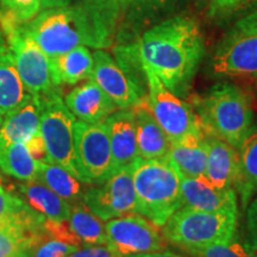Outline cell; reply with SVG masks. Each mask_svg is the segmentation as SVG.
I'll return each instance as SVG.
<instances>
[{
    "label": "cell",
    "mask_w": 257,
    "mask_h": 257,
    "mask_svg": "<svg viewBox=\"0 0 257 257\" xmlns=\"http://www.w3.org/2000/svg\"><path fill=\"white\" fill-rule=\"evenodd\" d=\"M133 46L141 63L179 96L189 91L205 54L200 27L182 15L154 25Z\"/></svg>",
    "instance_id": "obj_1"
},
{
    "label": "cell",
    "mask_w": 257,
    "mask_h": 257,
    "mask_svg": "<svg viewBox=\"0 0 257 257\" xmlns=\"http://www.w3.org/2000/svg\"><path fill=\"white\" fill-rule=\"evenodd\" d=\"M23 24L49 59L80 46L96 50L112 44V41L79 3L42 10L36 17Z\"/></svg>",
    "instance_id": "obj_2"
},
{
    "label": "cell",
    "mask_w": 257,
    "mask_h": 257,
    "mask_svg": "<svg viewBox=\"0 0 257 257\" xmlns=\"http://www.w3.org/2000/svg\"><path fill=\"white\" fill-rule=\"evenodd\" d=\"M181 179V173L168 156L153 160L137 157L133 165L136 213L161 229L184 206Z\"/></svg>",
    "instance_id": "obj_3"
},
{
    "label": "cell",
    "mask_w": 257,
    "mask_h": 257,
    "mask_svg": "<svg viewBox=\"0 0 257 257\" xmlns=\"http://www.w3.org/2000/svg\"><path fill=\"white\" fill-rule=\"evenodd\" d=\"M192 107L204 134L220 138L234 149H238L255 120L251 99L231 82L214 85L206 94L197 96Z\"/></svg>",
    "instance_id": "obj_4"
},
{
    "label": "cell",
    "mask_w": 257,
    "mask_h": 257,
    "mask_svg": "<svg viewBox=\"0 0 257 257\" xmlns=\"http://www.w3.org/2000/svg\"><path fill=\"white\" fill-rule=\"evenodd\" d=\"M239 213L208 212L182 206L170 216L161 227L167 242L181 249L205 248L212 244L224 243L238 231Z\"/></svg>",
    "instance_id": "obj_5"
},
{
    "label": "cell",
    "mask_w": 257,
    "mask_h": 257,
    "mask_svg": "<svg viewBox=\"0 0 257 257\" xmlns=\"http://www.w3.org/2000/svg\"><path fill=\"white\" fill-rule=\"evenodd\" d=\"M0 27L27 91L32 95H42L56 88L51 80L49 57L28 34L24 24L0 11Z\"/></svg>",
    "instance_id": "obj_6"
},
{
    "label": "cell",
    "mask_w": 257,
    "mask_h": 257,
    "mask_svg": "<svg viewBox=\"0 0 257 257\" xmlns=\"http://www.w3.org/2000/svg\"><path fill=\"white\" fill-rule=\"evenodd\" d=\"M40 107V133L46 143L50 162L63 167L79 179L74 159V123L76 118L68 110L57 87L36 95Z\"/></svg>",
    "instance_id": "obj_7"
},
{
    "label": "cell",
    "mask_w": 257,
    "mask_h": 257,
    "mask_svg": "<svg viewBox=\"0 0 257 257\" xmlns=\"http://www.w3.org/2000/svg\"><path fill=\"white\" fill-rule=\"evenodd\" d=\"M74 159L79 180L83 184H101L113 174L107 130L102 123H74Z\"/></svg>",
    "instance_id": "obj_8"
},
{
    "label": "cell",
    "mask_w": 257,
    "mask_h": 257,
    "mask_svg": "<svg viewBox=\"0 0 257 257\" xmlns=\"http://www.w3.org/2000/svg\"><path fill=\"white\" fill-rule=\"evenodd\" d=\"M143 69L148 83L147 105L170 142L189 133L202 131L200 120L192 105L167 88L153 70L146 66Z\"/></svg>",
    "instance_id": "obj_9"
},
{
    "label": "cell",
    "mask_w": 257,
    "mask_h": 257,
    "mask_svg": "<svg viewBox=\"0 0 257 257\" xmlns=\"http://www.w3.org/2000/svg\"><path fill=\"white\" fill-rule=\"evenodd\" d=\"M82 202L104 221L136 213L133 166L117 170L101 184L85 189Z\"/></svg>",
    "instance_id": "obj_10"
},
{
    "label": "cell",
    "mask_w": 257,
    "mask_h": 257,
    "mask_svg": "<svg viewBox=\"0 0 257 257\" xmlns=\"http://www.w3.org/2000/svg\"><path fill=\"white\" fill-rule=\"evenodd\" d=\"M105 230L108 244L123 256L159 251L167 246L160 227L138 213L107 220Z\"/></svg>",
    "instance_id": "obj_11"
},
{
    "label": "cell",
    "mask_w": 257,
    "mask_h": 257,
    "mask_svg": "<svg viewBox=\"0 0 257 257\" xmlns=\"http://www.w3.org/2000/svg\"><path fill=\"white\" fill-rule=\"evenodd\" d=\"M211 69L218 76L257 79V32L231 31L214 51Z\"/></svg>",
    "instance_id": "obj_12"
},
{
    "label": "cell",
    "mask_w": 257,
    "mask_h": 257,
    "mask_svg": "<svg viewBox=\"0 0 257 257\" xmlns=\"http://www.w3.org/2000/svg\"><path fill=\"white\" fill-rule=\"evenodd\" d=\"M89 79L110 96L120 110L135 108L147 101L146 94L104 49H96L93 53V69Z\"/></svg>",
    "instance_id": "obj_13"
},
{
    "label": "cell",
    "mask_w": 257,
    "mask_h": 257,
    "mask_svg": "<svg viewBox=\"0 0 257 257\" xmlns=\"http://www.w3.org/2000/svg\"><path fill=\"white\" fill-rule=\"evenodd\" d=\"M181 194L184 206L208 212L239 213L238 195L234 188H217L205 176L181 179Z\"/></svg>",
    "instance_id": "obj_14"
},
{
    "label": "cell",
    "mask_w": 257,
    "mask_h": 257,
    "mask_svg": "<svg viewBox=\"0 0 257 257\" xmlns=\"http://www.w3.org/2000/svg\"><path fill=\"white\" fill-rule=\"evenodd\" d=\"M104 124L110 138L113 173L133 166L137 157H140L133 108H119L108 115Z\"/></svg>",
    "instance_id": "obj_15"
},
{
    "label": "cell",
    "mask_w": 257,
    "mask_h": 257,
    "mask_svg": "<svg viewBox=\"0 0 257 257\" xmlns=\"http://www.w3.org/2000/svg\"><path fill=\"white\" fill-rule=\"evenodd\" d=\"M68 110L78 120L89 124L102 123L118 106L92 79L72 89L64 98Z\"/></svg>",
    "instance_id": "obj_16"
},
{
    "label": "cell",
    "mask_w": 257,
    "mask_h": 257,
    "mask_svg": "<svg viewBox=\"0 0 257 257\" xmlns=\"http://www.w3.org/2000/svg\"><path fill=\"white\" fill-rule=\"evenodd\" d=\"M207 141V160L204 176L217 188H234L238 173L237 149L218 137L205 134Z\"/></svg>",
    "instance_id": "obj_17"
},
{
    "label": "cell",
    "mask_w": 257,
    "mask_h": 257,
    "mask_svg": "<svg viewBox=\"0 0 257 257\" xmlns=\"http://www.w3.org/2000/svg\"><path fill=\"white\" fill-rule=\"evenodd\" d=\"M31 95L19 76L12 51L0 27V112L5 117Z\"/></svg>",
    "instance_id": "obj_18"
},
{
    "label": "cell",
    "mask_w": 257,
    "mask_h": 257,
    "mask_svg": "<svg viewBox=\"0 0 257 257\" xmlns=\"http://www.w3.org/2000/svg\"><path fill=\"white\" fill-rule=\"evenodd\" d=\"M182 176H204L207 160V141L204 131L189 133L170 142L168 155Z\"/></svg>",
    "instance_id": "obj_19"
},
{
    "label": "cell",
    "mask_w": 257,
    "mask_h": 257,
    "mask_svg": "<svg viewBox=\"0 0 257 257\" xmlns=\"http://www.w3.org/2000/svg\"><path fill=\"white\" fill-rule=\"evenodd\" d=\"M133 110L136 125L138 156L144 160H153L168 155L170 140L154 118L147 101Z\"/></svg>",
    "instance_id": "obj_20"
},
{
    "label": "cell",
    "mask_w": 257,
    "mask_h": 257,
    "mask_svg": "<svg viewBox=\"0 0 257 257\" xmlns=\"http://www.w3.org/2000/svg\"><path fill=\"white\" fill-rule=\"evenodd\" d=\"M238 173L234 189L239 197L242 210L257 194V120H253L238 149Z\"/></svg>",
    "instance_id": "obj_21"
},
{
    "label": "cell",
    "mask_w": 257,
    "mask_h": 257,
    "mask_svg": "<svg viewBox=\"0 0 257 257\" xmlns=\"http://www.w3.org/2000/svg\"><path fill=\"white\" fill-rule=\"evenodd\" d=\"M40 133V107L36 95H31L17 110L5 115L0 125V147L25 143Z\"/></svg>",
    "instance_id": "obj_22"
},
{
    "label": "cell",
    "mask_w": 257,
    "mask_h": 257,
    "mask_svg": "<svg viewBox=\"0 0 257 257\" xmlns=\"http://www.w3.org/2000/svg\"><path fill=\"white\" fill-rule=\"evenodd\" d=\"M50 74L54 86L76 85L91 78L93 69V53L87 47L74 49L50 57Z\"/></svg>",
    "instance_id": "obj_23"
},
{
    "label": "cell",
    "mask_w": 257,
    "mask_h": 257,
    "mask_svg": "<svg viewBox=\"0 0 257 257\" xmlns=\"http://www.w3.org/2000/svg\"><path fill=\"white\" fill-rule=\"evenodd\" d=\"M19 192L27 200V204L47 219L64 221L68 219L72 205L59 197L38 180L24 181L19 186Z\"/></svg>",
    "instance_id": "obj_24"
},
{
    "label": "cell",
    "mask_w": 257,
    "mask_h": 257,
    "mask_svg": "<svg viewBox=\"0 0 257 257\" xmlns=\"http://www.w3.org/2000/svg\"><path fill=\"white\" fill-rule=\"evenodd\" d=\"M36 180L46 185L70 205L82 201L85 193L82 187L83 182L60 165L50 161L38 162Z\"/></svg>",
    "instance_id": "obj_25"
},
{
    "label": "cell",
    "mask_w": 257,
    "mask_h": 257,
    "mask_svg": "<svg viewBox=\"0 0 257 257\" xmlns=\"http://www.w3.org/2000/svg\"><path fill=\"white\" fill-rule=\"evenodd\" d=\"M67 221L82 246L108 244L104 220L95 216L82 201L72 205Z\"/></svg>",
    "instance_id": "obj_26"
},
{
    "label": "cell",
    "mask_w": 257,
    "mask_h": 257,
    "mask_svg": "<svg viewBox=\"0 0 257 257\" xmlns=\"http://www.w3.org/2000/svg\"><path fill=\"white\" fill-rule=\"evenodd\" d=\"M102 32L113 42L118 24L124 19L128 0H79Z\"/></svg>",
    "instance_id": "obj_27"
},
{
    "label": "cell",
    "mask_w": 257,
    "mask_h": 257,
    "mask_svg": "<svg viewBox=\"0 0 257 257\" xmlns=\"http://www.w3.org/2000/svg\"><path fill=\"white\" fill-rule=\"evenodd\" d=\"M38 162L34 160L23 143L0 147V169L22 181L36 180Z\"/></svg>",
    "instance_id": "obj_28"
},
{
    "label": "cell",
    "mask_w": 257,
    "mask_h": 257,
    "mask_svg": "<svg viewBox=\"0 0 257 257\" xmlns=\"http://www.w3.org/2000/svg\"><path fill=\"white\" fill-rule=\"evenodd\" d=\"M181 3H184V0H128L124 19L134 23L146 22L147 19L174 10Z\"/></svg>",
    "instance_id": "obj_29"
},
{
    "label": "cell",
    "mask_w": 257,
    "mask_h": 257,
    "mask_svg": "<svg viewBox=\"0 0 257 257\" xmlns=\"http://www.w3.org/2000/svg\"><path fill=\"white\" fill-rule=\"evenodd\" d=\"M193 257H250L244 246L242 233L237 231L227 242L212 244L205 248L186 250Z\"/></svg>",
    "instance_id": "obj_30"
},
{
    "label": "cell",
    "mask_w": 257,
    "mask_h": 257,
    "mask_svg": "<svg viewBox=\"0 0 257 257\" xmlns=\"http://www.w3.org/2000/svg\"><path fill=\"white\" fill-rule=\"evenodd\" d=\"M0 6L3 12L21 23H27L41 12L40 0H0Z\"/></svg>",
    "instance_id": "obj_31"
},
{
    "label": "cell",
    "mask_w": 257,
    "mask_h": 257,
    "mask_svg": "<svg viewBox=\"0 0 257 257\" xmlns=\"http://www.w3.org/2000/svg\"><path fill=\"white\" fill-rule=\"evenodd\" d=\"M242 238L250 257H257V194L246 207Z\"/></svg>",
    "instance_id": "obj_32"
},
{
    "label": "cell",
    "mask_w": 257,
    "mask_h": 257,
    "mask_svg": "<svg viewBox=\"0 0 257 257\" xmlns=\"http://www.w3.org/2000/svg\"><path fill=\"white\" fill-rule=\"evenodd\" d=\"M0 257H32V249L11 231L0 227Z\"/></svg>",
    "instance_id": "obj_33"
},
{
    "label": "cell",
    "mask_w": 257,
    "mask_h": 257,
    "mask_svg": "<svg viewBox=\"0 0 257 257\" xmlns=\"http://www.w3.org/2000/svg\"><path fill=\"white\" fill-rule=\"evenodd\" d=\"M78 249L79 246L48 236L34 249L32 257H68Z\"/></svg>",
    "instance_id": "obj_34"
},
{
    "label": "cell",
    "mask_w": 257,
    "mask_h": 257,
    "mask_svg": "<svg viewBox=\"0 0 257 257\" xmlns=\"http://www.w3.org/2000/svg\"><path fill=\"white\" fill-rule=\"evenodd\" d=\"M244 2L245 0H208L207 15L210 18L226 17L232 15Z\"/></svg>",
    "instance_id": "obj_35"
},
{
    "label": "cell",
    "mask_w": 257,
    "mask_h": 257,
    "mask_svg": "<svg viewBox=\"0 0 257 257\" xmlns=\"http://www.w3.org/2000/svg\"><path fill=\"white\" fill-rule=\"evenodd\" d=\"M68 257H124L117 250H114L110 244L100 245H86L79 248Z\"/></svg>",
    "instance_id": "obj_36"
},
{
    "label": "cell",
    "mask_w": 257,
    "mask_h": 257,
    "mask_svg": "<svg viewBox=\"0 0 257 257\" xmlns=\"http://www.w3.org/2000/svg\"><path fill=\"white\" fill-rule=\"evenodd\" d=\"M21 200L22 199H19L17 195L6 191L0 185V226H3L9 220Z\"/></svg>",
    "instance_id": "obj_37"
},
{
    "label": "cell",
    "mask_w": 257,
    "mask_h": 257,
    "mask_svg": "<svg viewBox=\"0 0 257 257\" xmlns=\"http://www.w3.org/2000/svg\"><path fill=\"white\" fill-rule=\"evenodd\" d=\"M24 146L36 162H46V161H49L46 143H44V140L42 137L41 133L36 134L30 140H28L24 143Z\"/></svg>",
    "instance_id": "obj_38"
},
{
    "label": "cell",
    "mask_w": 257,
    "mask_h": 257,
    "mask_svg": "<svg viewBox=\"0 0 257 257\" xmlns=\"http://www.w3.org/2000/svg\"><path fill=\"white\" fill-rule=\"evenodd\" d=\"M233 30L244 32V34L257 32V11L242 16L234 24Z\"/></svg>",
    "instance_id": "obj_39"
},
{
    "label": "cell",
    "mask_w": 257,
    "mask_h": 257,
    "mask_svg": "<svg viewBox=\"0 0 257 257\" xmlns=\"http://www.w3.org/2000/svg\"><path fill=\"white\" fill-rule=\"evenodd\" d=\"M124 257H184L179 253L168 251V250H159V251H150L143 253H134V255H127Z\"/></svg>",
    "instance_id": "obj_40"
},
{
    "label": "cell",
    "mask_w": 257,
    "mask_h": 257,
    "mask_svg": "<svg viewBox=\"0 0 257 257\" xmlns=\"http://www.w3.org/2000/svg\"><path fill=\"white\" fill-rule=\"evenodd\" d=\"M41 11L42 10H49L55 8H63L73 4V0H40Z\"/></svg>",
    "instance_id": "obj_41"
},
{
    "label": "cell",
    "mask_w": 257,
    "mask_h": 257,
    "mask_svg": "<svg viewBox=\"0 0 257 257\" xmlns=\"http://www.w3.org/2000/svg\"><path fill=\"white\" fill-rule=\"evenodd\" d=\"M255 11H257V0H245L236 9L233 14H242V16H244Z\"/></svg>",
    "instance_id": "obj_42"
},
{
    "label": "cell",
    "mask_w": 257,
    "mask_h": 257,
    "mask_svg": "<svg viewBox=\"0 0 257 257\" xmlns=\"http://www.w3.org/2000/svg\"><path fill=\"white\" fill-rule=\"evenodd\" d=\"M3 120H4V114L2 113V112H0V125H2V123H3Z\"/></svg>",
    "instance_id": "obj_43"
},
{
    "label": "cell",
    "mask_w": 257,
    "mask_h": 257,
    "mask_svg": "<svg viewBox=\"0 0 257 257\" xmlns=\"http://www.w3.org/2000/svg\"><path fill=\"white\" fill-rule=\"evenodd\" d=\"M198 2H199V4H205V3L208 2V0H198Z\"/></svg>",
    "instance_id": "obj_44"
},
{
    "label": "cell",
    "mask_w": 257,
    "mask_h": 257,
    "mask_svg": "<svg viewBox=\"0 0 257 257\" xmlns=\"http://www.w3.org/2000/svg\"><path fill=\"white\" fill-rule=\"evenodd\" d=\"M3 182H4V180H3L2 176H0V185H3Z\"/></svg>",
    "instance_id": "obj_45"
}]
</instances>
